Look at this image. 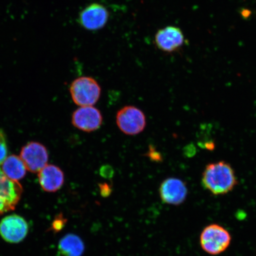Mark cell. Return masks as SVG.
Instances as JSON below:
<instances>
[{
	"label": "cell",
	"instance_id": "277c9868",
	"mask_svg": "<svg viewBox=\"0 0 256 256\" xmlns=\"http://www.w3.org/2000/svg\"><path fill=\"white\" fill-rule=\"evenodd\" d=\"M154 42L156 47L162 52L172 54L180 52L186 40L180 28L168 26L156 32Z\"/></svg>",
	"mask_w": 256,
	"mask_h": 256
},
{
	"label": "cell",
	"instance_id": "5b68a950",
	"mask_svg": "<svg viewBox=\"0 0 256 256\" xmlns=\"http://www.w3.org/2000/svg\"><path fill=\"white\" fill-rule=\"evenodd\" d=\"M116 124L120 130L128 136H136L145 129L146 115L140 108L126 106L118 112Z\"/></svg>",
	"mask_w": 256,
	"mask_h": 256
},
{
	"label": "cell",
	"instance_id": "8fae6325",
	"mask_svg": "<svg viewBox=\"0 0 256 256\" xmlns=\"http://www.w3.org/2000/svg\"><path fill=\"white\" fill-rule=\"evenodd\" d=\"M161 199L165 203L178 206L184 202L188 195V188L184 182L171 178L162 182L160 188Z\"/></svg>",
	"mask_w": 256,
	"mask_h": 256
},
{
	"label": "cell",
	"instance_id": "2e32d148",
	"mask_svg": "<svg viewBox=\"0 0 256 256\" xmlns=\"http://www.w3.org/2000/svg\"><path fill=\"white\" fill-rule=\"evenodd\" d=\"M100 174L104 178H111L114 174V170L111 166L104 165L100 169Z\"/></svg>",
	"mask_w": 256,
	"mask_h": 256
},
{
	"label": "cell",
	"instance_id": "e0dca14e",
	"mask_svg": "<svg viewBox=\"0 0 256 256\" xmlns=\"http://www.w3.org/2000/svg\"><path fill=\"white\" fill-rule=\"evenodd\" d=\"M147 156H148L152 161L156 162L162 161V156L161 154L156 152V149L154 148L152 146L150 147V150L148 154H147Z\"/></svg>",
	"mask_w": 256,
	"mask_h": 256
},
{
	"label": "cell",
	"instance_id": "5bb4252c",
	"mask_svg": "<svg viewBox=\"0 0 256 256\" xmlns=\"http://www.w3.org/2000/svg\"><path fill=\"white\" fill-rule=\"evenodd\" d=\"M58 249L64 256H81L84 251V245L79 236L69 234L60 240Z\"/></svg>",
	"mask_w": 256,
	"mask_h": 256
},
{
	"label": "cell",
	"instance_id": "6da1fadb",
	"mask_svg": "<svg viewBox=\"0 0 256 256\" xmlns=\"http://www.w3.org/2000/svg\"><path fill=\"white\" fill-rule=\"evenodd\" d=\"M238 178L231 165L225 162L206 166L202 177V184L214 195H223L232 191L238 184Z\"/></svg>",
	"mask_w": 256,
	"mask_h": 256
},
{
	"label": "cell",
	"instance_id": "52a82bcc",
	"mask_svg": "<svg viewBox=\"0 0 256 256\" xmlns=\"http://www.w3.org/2000/svg\"><path fill=\"white\" fill-rule=\"evenodd\" d=\"M22 192L20 184L9 178L0 168V216L15 209Z\"/></svg>",
	"mask_w": 256,
	"mask_h": 256
},
{
	"label": "cell",
	"instance_id": "ac0fdd59",
	"mask_svg": "<svg viewBox=\"0 0 256 256\" xmlns=\"http://www.w3.org/2000/svg\"><path fill=\"white\" fill-rule=\"evenodd\" d=\"M100 188L102 194L104 195V196H106V195L110 194L111 190L110 185H108V184H100Z\"/></svg>",
	"mask_w": 256,
	"mask_h": 256
},
{
	"label": "cell",
	"instance_id": "3957f363",
	"mask_svg": "<svg viewBox=\"0 0 256 256\" xmlns=\"http://www.w3.org/2000/svg\"><path fill=\"white\" fill-rule=\"evenodd\" d=\"M72 100L80 107L94 106L100 98L102 89L96 80L91 76H80L70 86Z\"/></svg>",
	"mask_w": 256,
	"mask_h": 256
},
{
	"label": "cell",
	"instance_id": "4fadbf2b",
	"mask_svg": "<svg viewBox=\"0 0 256 256\" xmlns=\"http://www.w3.org/2000/svg\"><path fill=\"white\" fill-rule=\"evenodd\" d=\"M2 165V172L12 180L18 182L26 174L27 168L20 156L15 155L8 156Z\"/></svg>",
	"mask_w": 256,
	"mask_h": 256
},
{
	"label": "cell",
	"instance_id": "ba28073f",
	"mask_svg": "<svg viewBox=\"0 0 256 256\" xmlns=\"http://www.w3.org/2000/svg\"><path fill=\"white\" fill-rule=\"evenodd\" d=\"M28 230L26 220L16 214L6 216L0 222V235L6 242L18 243L23 241Z\"/></svg>",
	"mask_w": 256,
	"mask_h": 256
},
{
	"label": "cell",
	"instance_id": "8992f818",
	"mask_svg": "<svg viewBox=\"0 0 256 256\" xmlns=\"http://www.w3.org/2000/svg\"><path fill=\"white\" fill-rule=\"evenodd\" d=\"M110 12L103 4L91 3L83 8L78 16L80 26L86 30L96 32L102 30L108 23Z\"/></svg>",
	"mask_w": 256,
	"mask_h": 256
},
{
	"label": "cell",
	"instance_id": "9c48e42d",
	"mask_svg": "<svg viewBox=\"0 0 256 256\" xmlns=\"http://www.w3.org/2000/svg\"><path fill=\"white\" fill-rule=\"evenodd\" d=\"M72 124L83 132H94L101 127L103 116L100 111L94 106L80 107L72 114Z\"/></svg>",
	"mask_w": 256,
	"mask_h": 256
},
{
	"label": "cell",
	"instance_id": "9a60e30c",
	"mask_svg": "<svg viewBox=\"0 0 256 256\" xmlns=\"http://www.w3.org/2000/svg\"><path fill=\"white\" fill-rule=\"evenodd\" d=\"M8 158V146L6 138L2 131L0 130V165Z\"/></svg>",
	"mask_w": 256,
	"mask_h": 256
},
{
	"label": "cell",
	"instance_id": "7a4b0ae2",
	"mask_svg": "<svg viewBox=\"0 0 256 256\" xmlns=\"http://www.w3.org/2000/svg\"><path fill=\"white\" fill-rule=\"evenodd\" d=\"M231 242L232 236L228 230L218 224L206 226L200 236L202 248L210 255L222 254L228 248Z\"/></svg>",
	"mask_w": 256,
	"mask_h": 256
},
{
	"label": "cell",
	"instance_id": "7c38bea8",
	"mask_svg": "<svg viewBox=\"0 0 256 256\" xmlns=\"http://www.w3.org/2000/svg\"><path fill=\"white\" fill-rule=\"evenodd\" d=\"M40 186L44 191L55 192L60 190L64 182L63 172L54 165H46L38 175Z\"/></svg>",
	"mask_w": 256,
	"mask_h": 256
},
{
	"label": "cell",
	"instance_id": "30bf717a",
	"mask_svg": "<svg viewBox=\"0 0 256 256\" xmlns=\"http://www.w3.org/2000/svg\"><path fill=\"white\" fill-rule=\"evenodd\" d=\"M20 158L28 170L37 172L47 165L48 154L42 144L31 142L22 148Z\"/></svg>",
	"mask_w": 256,
	"mask_h": 256
}]
</instances>
